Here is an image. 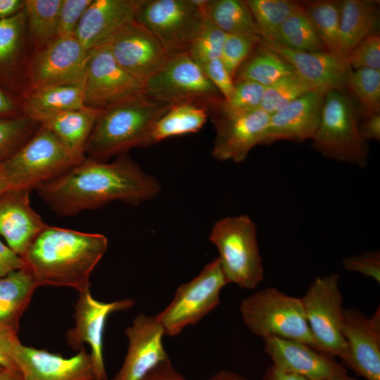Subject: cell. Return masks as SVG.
<instances>
[{
    "instance_id": "6da1fadb",
    "label": "cell",
    "mask_w": 380,
    "mask_h": 380,
    "mask_svg": "<svg viewBox=\"0 0 380 380\" xmlns=\"http://www.w3.org/2000/svg\"><path fill=\"white\" fill-rule=\"evenodd\" d=\"M160 189L159 181L144 172L127 154L110 163L85 158L36 189L59 216L73 215L115 201L139 205L154 198Z\"/></svg>"
},
{
    "instance_id": "7a4b0ae2",
    "label": "cell",
    "mask_w": 380,
    "mask_h": 380,
    "mask_svg": "<svg viewBox=\"0 0 380 380\" xmlns=\"http://www.w3.org/2000/svg\"><path fill=\"white\" fill-rule=\"evenodd\" d=\"M108 247L101 234L48 227L22 257L38 286L89 289V278Z\"/></svg>"
},
{
    "instance_id": "3957f363",
    "label": "cell",
    "mask_w": 380,
    "mask_h": 380,
    "mask_svg": "<svg viewBox=\"0 0 380 380\" xmlns=\"http://www.w3.org/2000/svg\"><path fill=\"white\" fill-rule=\"evenodd\" d=\"M171 105L145 94L101 110L86 144L84 155L99 161L122 156L135 147H147L156 122Z\"/></svg>"
},
{
    "instance_id": "277c9868",
    "label": "cell",
    "mask_w": 380,
    "mask_h": 380,
    "mask_svg": "<svg viewBox=\"0 0 380 380\" xmlns=\"http://www.w3.org/2000/svg\"><path fill=\"white\" fill-rule=\"evenodd\" d=\"M360 122V108L352 96L327 91L320 122L311 139L312 148L328 158L366 167L369 147Z\"/></svg>"
},
{
    "instance_id": "5b68a950",
    "label": "cell",
    "mask_w": 380,
    "mask_h": 380,
    "mask_svg": "<svg viewBox=\"0 0 380 380\" xmlns=\"http://www.w3.org/2000/svg\"><path fill=\"white\" fill-rule=\"evenodd\" d=\"M85 158L75 154L54 133L41 125L19 150L1 163V167L9 189L31 191Z\"/></svg>"
},
{
    "instance_id": "8992f818",
    "label": "cell",
    "mask_w": 380,
    "mask_h": 380,
    "mask_svg": "<svg viewBox=\"0 0 380 380\" xmlns=\"http://www.w3.org/2000/svg\"><path fill=\"white\" fill-rule=\"evenodd\" d=\"M240 312L244 324L262 339L274 336L294 340L321 352L310 330L300 298L267 287L245 298Z\"/></svg>"
},
{
    "instance_id": "52a82bcc",
    "label": "cell",
    "mask_w": 380,
    "mask_h": 380,
    "mask_svg": "<svg viewBox=\"0 0 380 380\" xmlns=\"http://www.w3.org/2000/svg\"><path fill=\"white\" fill-rule=\"evenodd\" d=\"M210 241L229 283L253 289L263 279L264 268L257 239V227L248 215L223 217L210 233Z\"/></svg>"
},
{
    "instance_id": "ba28073f",
    "label": "cell",
    "mask_w": 380,
    "mask_h": 380,
    "mask_svg": "<svg viewBox=\"0 0 380 380\" xmlns=\"http://www.w3.org/2000/svg\"><path fill=\"white\" fill-rule=\"evenodd\" d=\"M145 94L170 105L189 103L206 108L209 114L223 98L201 67L186 52L169 58L144 84Z\"/></svg>"
},
{
    "instance_id": "9c48e42d",
    "label": "cell",
    "mask_w": 380,
    "mask_h": 380,
    "mask_svg": "<svg viewBox=\"0 0 380 380\" xmlns=\"http://www.w3.org/2000/svg\"><path fill=\"white\" fill-rule=\"evenodd\" d=\"M205 19L194 0H136L135 20L170 57L188 52Z\"/></svg>"
},
{
    "instance_id": "30bf717a",
    "label": "cell",
    "mask_w": 380,
    "mask_h": 380,
    "mask_svg": "<svg viewBox=\"0 0 380 380\" xmlns=\"http://www.w3.org/2000/svg\"><path fill=\"white\" fill-rule=\"evenodd\" d=\"M339 278L336 273L317 277L300 298L310 330L321 352L338 357L346 364L348 350L341 330L344 308Z\"/></svg>"
},
{
    "instance_id": "8fae6325",
    "label": "cell",
    "mask_w": 380,
    "mask_h": 380,
    "mask_svg": "<svg viewBox=\"0 0 380 380\" xmlns=\"http://www.w3.org/2000/svg\"><path fill=\"white\" fill-rule=\"evenodd\" d=\"M227 284L216 258L196 277L179 286L167 307L155 315L164 334L176 336L200 321L220 304V291Z\"/></svg>"
},
{
    "instance_id": "7c38bea8",
    "label": "cell",
    "mask_w": 380,
    "mask_h": 380,
    "mask_svg": "<svg viewBox=\"0 0 380 380\" xmlns=\"http://www.w3.org/2000/svg\"><path fill=\"white\" fill-rule=\"evenodd\" d=\"M83 91L85 105L96 109L145 94L144 85L117 63L106 44L89 52Z\"/></svg>"
},
{
    "instance_id": "4fadbf2b",
    "label": "cell",
    "mask_w": 380,
    "mask_h": 380,
    "mask_svg": "<svg viewBox=\"0 0 380 380\" xmlns=\"http://www.w3.org/2000/svg\"><path fill=\"white\" fill-rule=\"evenodd\" d=\"M89 52L75 35L55 37L34 56L29 91L56 85H83Z\"/></svg>"
},
{
    "instance_id": "5bb4252c",
    "label": "cell",
    "mask_w": 380,
    "mask_h": 380,
    "mask_svg": "<svg viewBox=\"0 0 380 380\" xmlns=\"http://www.w3.org/2000/svg\"><path fill=\"white\" fill-rule=\"evenodd\" d=\"M134 305L132 298L110 303L96 300L89 289L80 293L75 304V325L65 333L68 344L80 350L84 343L91 348L94 380H108L103 356V338L106 322L113 312L127 310Z\"/></svg>"
},
{
    "instance_id": "9a60e30c",
    "label": "cell",
    "mask_w": 380,
    "mask_h": 380,
    "mask_svg": "<svg viewBox=\"0 0 380 380\" xmlns=\"http://www.w3.org/2000/svg\"><path fill=\"white\" fill-rule=\"evenodd\" d=\"M103 44L117 63L144 87L170 58L156 37L135 20L120 28Z\"/></svg>"
},
{
    "instance_id": "2e32d148",
    "label": "cell",
    "mask_w": 380,
    "mask_h": 380,
    "mask_svg": "<svg viewBox=\"0 0 380 380\" xmlns=\"http://www.w3.org/2000/svg\"><path fill=\"white\" fill-rule=\"evenodd\" d=\"M341 330L348 350L346 365L366 380H380V308L370 317L344 308Z\"/></svg>"
},
{
    "instance_id": "e0dca14e",
    "label": "cell",
    "mask_w": 380,
    "mask_h": 380,
    "mask_svg": "<svg viewBox=\"0 0 380 380\" xmlns=\"http://www.w3.org/2000/svg\"><path fill=\"white\" fill-rule=\"evenodd\" d=\"M211 117L216 132L213 157L241 163L254 146L261 145L270 114L258 108L236 115Z\"/></svg>"
},
{
    "instance_id": "ac0fdd59",
    "label": "cell",
    "mask_w": 380,
    "mask_h": 380,
    "mask_svg": "<svg viewBox=\"0 0 380 380\" xmlns=\"http://www.w3.org/2000/svg\"><path fill=\"white\" fill-rule=\"evenodd\" d=\"M13 360L23 380H94L91 357L84 346L67 358L24 346L18 341L14 346Z\"/></svg>"
},
{
    "instance_id": "d6986e66",
    "label": "cell",
    "mask_w": 380,
    "mask_h": 380,
    "mask_svg": "<svg viewBox=\"0 0 380 380\" xmlns=\"http://www.w3.org/2000/svg\"><path fill=\"white\" fill-rule=\"evenodd\" d=\"M125 333L127 352L122 367L110 380H141L158 364L170 360L163 344L164 331L156 316L139 315Z\"/></svg>"
},
{
    "instance_id": "ffe728a7",
    "label": "cell",
    "mask_w": 380,
    "mask_h": 380,
    "mask_svg": "<svg viewBox=\"0 0 380 380\" xmlns=\"http://www.w3.org/2000/svg\"><path fill=\"white\" fill-rule=\"evenodd\" d=\"M326 91L314 89L271 114L261 145L311 139L320 122Z\"/></svg>"
},
{
    "instance_id": "44dd1931",
    "label": "cell",
    "mask_w": 380,
    "mask_h": 380,
    "mask_svg": "<svg viewBox=\"0 0 380 380\" xmlns=\"http://www.w3.org/2000/svg\"><path fill=\"white\" fill-rule=\"evenodd\" d=\"M263 341L264 351L273 365L308 380H325L347 372L334 357L304 343L274 336Z\"/></svg>"
},
{
    "instance_id": "7402d4cb",
    "label": "cell",
    "mask_w": 380,
    "mask_h": 380,
    "mask_svg": "<svg viewBox=\"0 0 380 380\" xmlns=\"http://www.w3.org/2000/svg\"><path fill=\"white\" fill-rule=\"evenodd\" d=\"M25 189H8L0 195V234L8 246L23 257L33 241L48 227L31 207Z\"/></svg>"
},
{
    "instance_id": "603a6c76",
    "label": "cell",
    "mask_w": 380,
    "mask_h": 380,
    "mask_svg": "<svg viewBox=\"0 0 380 380\" xmlns=\"http://www.w3.org/2000/svg\"><path fill=\"white\" fill-rule=\"evenodd\" d=\"M261 43L286 61L300 76L316 89L343 91L350 70L347 63L328 52L298 51L286 47L274 40Z\"/></svg>"
},
{
    "instance_id": "cb8c5ba5",
    "label": "cell",
    "mask_w": 380,
    "mask_h": 380,
    "mask_svg": "<svg viewBox=\"0 0 380 380\" xmlns=\"http://www.w3.org/2000/svg\"><path fill=\"white\" fill-rule=\"evenodd\" d=\"M135 9L136 0H93L84 12L74 35L89 51L134 20Z\"/></svg>"
},
{
    "instance_id": "d4e9b609",
    "label": "cell",
    "mask_w": 380,
    "mask_h": 380,
    "mask_svg": "<svg viewBox=\"0 0 380 380\" xmlns=\"http://www.w3.org/2000/svg\"><path fill=\"white\" fill-rule=\"evenodd\" d=\"M26 27L24 8L0 21V87L12 95L20 83Z\"/></svg>"
},
{
    "instance_id": "484cf974",
    "label": "cell",
    "mask_w": 380,
    "mask_h": 380,
    "mask_svg": "<svg viewBox=\"0 0 380 380\" xmlns=\"http://www.w3.org/2000/svg\"><path fill=\"white\" fill-rule=\"evenodd\" d=\"M20 103L22 113L39 123L58 113L88 108L83 85L49 86L28 91Z\"/></svg>"
},
{
    "instance_id": "4316f807",
    "label": "cell",
    "mask_w": 380,
    "mask_h": 380,
    "mask_svg": "<svg viewBox=\"0 0 380 380\" xmlns=\"http://www.w3.org/2000/svg\"><path fill=\"white\" fill-rule=\"evenodd\" d=\"M37 287L25 266L0 277V329L17 332L20 317Z\"/></svg>"
},
{
    "instance_id": "83f0119b",
    "label": "cell",
    "mask_w": 380,
    "mask_h": 380,
    "mask_svg": "<svg viewBox=\"0 0 380 380\" xmlns=\"http://www.w3.org/2000/svg\"><path fill=\"white\" fill-rule=\"evenodd\" d=\"M379 3L372 0H344L340 4L339 41L342 56L372 34L379 20ZM347 63V62H346Z\"/></svg>"
},
{
    "instance_id": "f1b7e54d",
    "label": "cell",
    "mask_w": 380,
    "mask_h": 380,
    "mask_svg": "<svg viewBox=\"0 0 380 380\" xmlns=\"http://www.w3.org/2000/svg\"><path fill=\"white\" fill-rule=\"evenodd\" d=\"M101 110L88 107L61 112L43 119L39 124L54 133L75 154L85 157L86 144Z\"/></svg>"
},
{
    "instance_id": "f546056e",
    "label": "cell",
    "mask_w": 380,
    "mask_h": 380,
    "mask_svg": "<svg viewBox=\"0 0 380 380\" xmlns=\"http://www.w3.org/2000/svg\"><path fill=\"white\" fill-rule=\"evenodd\" d=\"M204 17L226 34L260 36L246 1L194 0ZM262 38V37H261Z\"/></svg>"
},
{
    "instance_id": "4dcf8cb0",
    "label": "cell",
    "mask_w": 380,
    "mask_h": 380,
    "mask_svg": "<svg viewBox=\"0 0 380 380\" xmlns=\"http://www.w3.org/2000/svg\"><path fill=\"white\" fill-rule=\"evenodd\" d=\"M208 116V110L201 106L189 103L171 105L153 126L148 139L147 147L172 137L199 131Z\"/></svg>"
},
{
    "instance_id": "1f68e13d",
    "label": "cell",
    "mask_w": 380,
    "mask_h": 380,
    "mask_svg": "<svg viewBox=\"0 0 380 380\" xmlns=\"http://www.w3.org/2000/svg\"><path fill=\"white\" fill-rule=\"evenodd\" d=\"M293 72L286 61L260 42L239 68L234 81L249 80L267 87Z\"/></svg>"
},
{
    "instance_id": "d6a6232c",
    "label": "cell",
    "mask_w": 380,
    "mask_h": 380,
    "mask_svg": "<svg viewBox=\"0 0 380 380\" xmlns=\"http://www.w3.org/2000/svg\"><path fill=\"white\" fill-rule=\"evenodd\" d=\"M274 41L295 50L327 52L300 4L281 24Z\"/></svg>"
},
{
    "instance_id": "836d02e7",
    "label": "cell",
    "mask_w": 380,
    "mask_h": 380,
    "mask_svg": "<svg viewBox=\"0 0 380 380\" xmlns=\"http://www.w3.org/2000/svg\"><path fill=\"white\" fill-rule=\"evenodd\" d=\"M340 4V1L321 0L310 2L303 7L327 51L346 61L339 41Z\"/></svg>"
},
{
    "instance_id": "e575fe53",
    "label": "cell",
    "mask_w": 380,
    "mask_h": 380,
    "mask_svg": "<svg viewBox=\"0 0 380 380\" xmlns=\"http://www.w3.org/2000/svg\"><path fill=\"white\" fill-rule=\"evenodd\" d=\"M346 87L353 95L364 117L380 112V70L362 68L349 70Z\"/></svg>"
},
{
    "instance_id": "d590c367",
    "label": "cell",
    "mask_w": 380,
    "mask_h": 380,
    "mask_svg": "<svg viewBox=\"0 0 380 380\" xmlns=\"http://www.w3.org/2000/svg\"><path fill=\"white\" fill-rule=\"evenodd\" d=\"M62 0H25L27 25L32 38L45 45L56 37Z\"/></svg>"
},
{
    "instance_id": "8d00e7d4",
    "label": "cell",
    "mask_w": 380,
    "mask_h": 380,
    "mask_svg": "<svg viewBox=\"0 0 380 380\" xmlns=\"http://www.w3.org/2000/svg\"><path fill=\"white\" fill-rule=\"evenodd\" d=\"M246 1L263 40H274L281 24L300 4L289 0Z\"/></svg>"
},
{
    "instance_id": "74e56055",
    "label": "cell",
    "mask_w": 380,
    "mask_h": 380,
    "mask_svg": "<svg viewBox=\"0 0 380 380\" xmlns=\"http://www.w3.org/2000/svg\"><path fill=\"white\" fill-rule=\"evenodd\" d=\"M314 89V85L293 72L266 87L260 108L271 115Z\"/></svg>"
},
{
    "instance_id": "f35d334b",
    "label": "cell",
    "mask_w": 380,
    "mask_h": 380,
    "mask_svg": "<svg viewBox=\"0 0 380 380\" xmlns=\"http://www.w3.org/2000/svg\"><path fill=\"white\" fill-rule=\"evenodd\" d=\"M41 125L25 114L0 117V163L12 156Z\"/></svg>"
},
{
    "instance_id": "ab89813d",
    "label": "cell",
    "mask_w": 380,
    "mask_h": 380,
    "mask_svg": "<svg viewBox=\"0 0 380 380\" xmlns=\"http://www.w3.org/2000/svg\"><path fill=\"white\" fill-rule=\"evenodd\" d=\"M265 88L264 85L249 80L234 81V88L229 99H223L210 116L236 115L260 108Z\"/></svg>"
},
{
    "instance_id": "60d3db41",
    "label": "cell",
    "mask_w": 380,
    "mask_h": 380,
    "mask_svg": "<svg viewBox=\"0 0 380 380\" xmlns=\"http://www.w3.org/2000/svg\"><path fill=\"white\" fill-rule=\"evenodd\" d=\"M226 34L205 18L187 53L200 66L209 61L220 58Z\"/></svg>"
},
{
    "instance_id": "b9f144b4",
    "label": "cell",
    "mask_w": 380,
    "mask_h": 380,
    "mask_svg": "<svg viewBox=\"0 0 380 380\" xmlns=\"http://www.w3.org/2000/svg\"><path fill=\"white\" fill-rule=\"evenodd\" d=\"M262 41L257 35L227 34L220 59L234 79L239 68Z\"/></svg>"
},
{
    "instance_id": "7bdbcfd3",
    "label": "cell",
    "mask_w": 380,
    "mask_h": 380,
    "mask_svg": "<svg viewBox=\"0 0 380 380\" xmlns=\"http://www.w3.org/2000/svg\"><path fill=\"white\" fill-rule=\"evenodd\" d=\"M348 66L354 70L369 68L380 70V37L374 33L362 39L349 52Z\"/></svg>"
},
{
    "instance_id": "ee69618b",
    "label": "cell",
    "mask_w": 380,
    "mask_h": 380,
    "mask_svg": "<svg viewBox=\"0 0 380 380\" xmlns=\"http://www.w3.org/2000/svg\"><path fill=\"white\" fill-rule=\"evenodd\" d=\"M93 0H62L56 37L75 34L77 26Z\"/></svg>"
},
{
    "instance_id": "f6af8a7d",
    "label": "cell",
    "mask_w": 380,
    "mask_h": 380,
    "mask_svg": "<svg viewBox=\"0 0 380 380\" xmlns=\"http://www.w3.org/2000/svg\"><path fill=\"white\" fill-rule=\"evenodd\" d=\"M343 267L351 272L362 274L380 283V252L367 251L348 256L343 260Z\"/></svg>"
},
{
    "instance_id": "bcb514c9",
    "label": "cell",
    "mask_w": 380,
    "mask_h": 380,
    "mask_svg": "<svg viewBox=\"0 0 380 380\" xmlns=\"http://www.w3.org/2000/svg\"><path fill=\"white\" fill-rule=\"evenodd\" d=\"M205 75L217 88L223 99L227 101L231 96L234 81L227 72L220 58H215L202 65Z\"/></svg>"
},
{
    "instance_id": "7dc6e473",
    "label": "cell",
    "mask_w": 380,
    "mask_h": 380,
    "mask_svg": "<svg viewBox=\"0 0 380 380\" xmlns=\"http://www.w3.org/2000/svg\"><path fill=\"white\" fill-rule=\"evenodd\" d=\"M18 341L17 332L0 329V365L3 367L18 369L13 360V351Z\"/></svg>"
},
{
    "instance_id": "c3c4849f",
    "label": "cell",
    "mask_w": 380,
    "mask_h": 380,
    "mask_svg": "<svg viewBox=\"0 0 380 380\" xmlns=\"http://www.w3.org/2000/svg\"><path fill=\"white\" fill-rule=\"evenodd\" d=\"M25 266L23 258L0 240V277L23 268Z\"/></svg>"
},
{
    "instance_id": "681fc988",
    "label": "cell",
    "mask_w": 380,
    "mask_h": 380,
    "mask_svg": "<svg viewBox=\"0 0 380 380\" xmlns=\"http://www.w3.org/2000/svg\"><path fill=\"white\" fill-rule=\"evenodd\" d=\"M141 380H188L179 374L170 360L163 362L152 369Z\"/></svg>"
},
{
    "instance_id": "f907efd6",
    "label": "cell",
    "mask_w": 380,
    "mask_h": 380,
    "mask_svg": "<svg viewBox=\"0 0 380 380\" xmlns=\"http://www.w3.org/2000/svg\"><path fill=\"white\" fill-rule=\"evenodd\" d=\"M360 122V130L362 137L367 141L369 139L380 140V114L376 113L364 117Z\"/></svg>"
},
{
    "instance_id": "816d5d0a",
    "label": "cell",
    "mask_w": 380,
    "mask_h": 380,
    "mask_svg": "<svg viewBox=\"0 0 380 380\" xmlns=\"http://www.w3.org/2000/svg\"><path fill=\"white\" fill-rule=\"evenodd\" d=\"M23 114L21 103L17 99L0 87V117Z\"/></svg>"
},
{
    "instance_id": "f5cc1de1",
    "label": "cell",
    "mask_w": 380,
    "mask_h": 380,
    "mask_svg": "<svg viewBox=\"0 0 380 380\" xmlns=\"http://www.w3.org/2000/svg\"><path fill=\"white\" fill-rule=\"evenodd\" d=\"M262 380H308V379L293 372L284 370L274 365L269 367Z\"/></svg>"
},
{
    "instance_id": "db71d44e",
    "label": "cell",
    "mask_w": 380,
    "mask_h": 380,
    "mask_svg": "<svg viewBox=\"0 0 380 380\" xmlns=\"http://www.w3.org/2000/svg\"><path fill=\"white\" fill-rule=\"evenodd\" d=\"M25 0H0V21L13 16L24 8Z\"/></svg>"
},
{
    "instance_id": "11a10c76",
    "label": "cell",
    "mask_w": 380,
    "mask_h": 380,
    "mask_svg": "<svg viewBox=\"0 0 380 380\" xmlns=\"http://www.w3.org/2000/svg\"><path fill=\"white\" fill-rule=\"evenodd\" d=\"M208 380H250L243 376L228 370H221L215 373Z\"/></svg>"
},
{
    "instance_id": "9f6ffc18",
    "label": "cell",
    "mask_w": 380,
    "mask_h": 380,
    "mask_svg": "<svg viewBox=\"0 0 380 380\" xmlns=\"http://www.w3.org/2000/svg\"><path fill=\"white\" fill-rule=\"evenodd\" d=\"M0 380H23L19 370L4 369L0 372Z\"/></svg>"
},
{
    "instance_id": "6f0895ef",
    "label": "cell",
    "mask_w": 380,
    "mask_h": 380,
    "mask_svg": "<svg viewBox=\"0 0 380 380\" xmlns=\"http://www.w3.org/2000/svg\"><path fill=\"white\" fill-rule=\"evenodd\" d=\"M8 189L9 187L3 175L0 163V195Z\"/></svg>"
},
{
    "instance_id": "680465c9",
    "label": "cell",
    "mask_w": 380,
    "mask_h": 380,
    "mask_svg": "<svg viewBox=\"0 0 380 380\" xmlns=\"http://www.w3.org/2000/svg\"><path fill=\"white\" fill-rule=\"evenodd\" d=\"M325 380H359L355 378L351 377L347 374V372L335 375Z\"/></svg>"
},
{
    "instance_id": "91938a15",
    "label": "cell",
    "mask_w": 380,
    "mask_h": 380,
    "mask_svg": "<svg viewBox=\"0 0 380 380\" xmlns=\"http://www.w3.org/2000/svg\"><path fill=\"white\" fill-rule=\"evenodd\" d=\"M4 369H6V368H4V367H3L2 366L0 365V372L4 370Z\"/></svg>"
}]
</instances>
